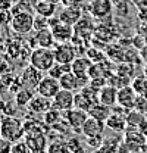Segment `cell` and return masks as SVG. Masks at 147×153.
I'll use <instances>...</instances> for the list:
<instances>
[{
	"label": "cell",
	"instance_id": "cell-1",
	"mask_svg": "<svg viewBox=\"0 0 147 153\" xmlns=\"http://www.w3.org/2000/svg\"><path fill=\"white\" fill-rule=\"evenodd\" d=\"M24 124L22 121L15 118V116H10V115H4L0 121V135L4 137L6 140L15 143L19 141V138L24 135Z\"/></svg>",
	"mask_w": 147,
	"mask_h": 153
},
{
	"label": "cell",
	"instance_id": "cell-2",
	"mask_svg": "<svg viewBox=\"0 0 147 153\" xmlns=\"http://www.w3.org/2000/svg\"><path fill=\"white\" fill-rule=\"evenodd\" d=\"M56 63L55 52L49 47H37L33 49L30 55V65H33L41 72H49V69Z\"/></svg>",
	"mask_w": 147,
	"mask_h": 153
},
{
	"label": "cell",
	"instance_id": "cell-3",
	"mask_svg": "<svg viewBox=\"0 0 147 153\" xmlns=\"http://www.w3.org/2000/svg\"><path fill=\"white\" fill-rule=\"evenodd\" d=\"M10 28L13 33L19 36H27L34 30V15L28 10L13 13V18L10 22Z\"/></svg>",
	"mask_w": 147,
	"mask_h": 153
},
{
	"label": "cell",
	"instance_id": "cell-4",
	"mask_svg": "<svg viewBox=\"0 0 147 153\" xmlns=\"http://www.w3.org/2000/svg\"><path fill=\"white\" fill-rule=\"evenodd\" d=\"M99 103V90L93 88L90 84L82 87L79 91L75 93V108L82 111H90L93 106Z\"/></svg>",
	"mask_w": 147,
	"mask_h": 153
},
{
	"label": "cell",
	"instance_id": "cell-5",
	"mask_svg": "<svg viewBox=\"0 0 147 153\" xmlns=\"http://www.w3.org/2000/svg\"><path fill=\"white\" fill-rule=\"evenodd\" d=\"M50 22V30H52V34L55 37L56 43H69L75 36V30H74L72 25H68V24H63L59 16H53V18H49Z\"/></svg>",
	"mask_w": 147,
	"mask_h": 153
},
{
	"label": "cell",
	"instance_id": "cell-6",
	"mask_svg": "<svg viewBox=\"0 0 147 153\" xmlns=\"http://www.w3.org/2000/svg\"><path fill=\"white\" fill-rule=\"evenodd\" d=\"M87 10L97 21H109L113 12V3L110 0H91L87 6Z\"/></svg>",
	"mask_w": 147,
	"mask_h": 153
},
{
	"label": "cell",
	"instance_id": "cell-7",
	"mask_svg": "<svg viewBox=\"0 0 147 153\" xmlns=\"http://www.w3.org/2000/svg\"><path fill=\"white\" fill-rule=\"evenodd\" d=\"M53 52H55V59L57 63L71 65L74 60L78 57L76 49L71 43H57L56 47L53 49Z\"/></svg>",
	"mask_w": 147,
	"mask_h": 153
},
{
	"label": "cell",
	"instance_id": "cell-8",
	"mask_svg": "<svg viewBox=\"0 0 147 153\" xmlns=\"http://www.w3.org/2000/svg\"><path fill=\"white\" fill-rule=\"evenodd\" d=\"M122 112H127V111L122 109V108H119V106H115V108L112 109V115L108 118V121L105 122L109 130L116 131V133H124V131H127V128H128L127 114L122 115Z\"/></svg>",
	"mask_w": 147,
	"mask_h": 153
},
{
	"label": "cell",
	"instance_id": "cell-9",
	"mask_svg": "<svg viewBox=\"0 0 147 153\" xmlns=\"http://www.w3.org/2000/svg\"><path fill=\"white\" fill-rule=\"evenodd\" d=\"M52 108L60 112H68L75 108V93L69 90H60L57 94L52 99Z\"/></svg>",
	"mask_w": 147,
	"mask_h": 153
},
{
	"label": "cell",
	"instance_id": "cell-10",
	"mask_svg": "<svg viewBox=\"0 0 147 153\" xmlns=\"http://www.w3.org/2000/svg\"><path fill=\"white\" fill-rule=\"evenodd\" d=\"M41 79H43V72L38 71L37 68H34L33 65H28L19 76V81H21L22 87L28 88V90H37Z\"/></svg>",
	"mask_w": 147,
	"mask_h": 153
},
{
	"label": "cell",
	"instance_id": "cell-11",
	"mask_svg": "<svg viewBox=\"0 0 147 153\" xmlns=\"http://www.w3.org/2000/svg\"><path fill=\"white\" fill-rule=\"evenodd\" d=\"M62 90L60 87V82L59 79H56L53 76L47 75V76H43V79L40 81L38 87H37V94L43 96V97H47V99H53L59 91Z\"/></svg>",
	"mask_w": 147,
	"mask_h": 153
},
{
	"label": "cell",
	"instance_id": "cell-12",
	"mask_svg": "<svg viewBox=\"0 0 147 153\" xmlns=\"http://www.w3.org/2000/svg\"><path fill=\"white\" fill-rule=\"evenodd\" d=\"M63 115H65V119L69 124V127L72 128L74 131H76V133L82 131V127H84L85 121L90 116L87 111H82V109H78V108H74L71 111L65 112Z\"/></svg>",
	"mask_w": 147,
	"mask_h": 153
},
{
	"label": "cell",
	"instance_id": "cell-13",
	"mask_svg": "<svg viewBox=\"0 0 147 153\" xmlns=\"http://www.w3.org/2000/svg\"><path fill=\"white\" fill-rule=\"evenodd\" d=\"M137 97H138V94L134 91V88L131 85H125V87L118 90V103H116V106L125 109L127 112L132 111V109H135Z\"/></svg>",
	"mask_w": 147,
	"mask_h": 153
},
{
	"label": "cell",
	"instance_id": "cell-14",
	"mask_svg": "<svg viewBox=\"0 0 147 153\" xmlns=\"http://www.w3.org/2000/svg\"><path fill=\"white\" fill-rule=\"evenodd\" d=\"M25 143L28 144L33 153H47V140L46 135L40 131H31L25 137Z\"/></svg>",
	"mask_w": 147,
	"mask_h": 153
},
{
	"label": "cell",
	"instance_id": "cell-15",
	"mask_svg": "<svg viewBox=\"0 0 147 153\" xmlns=\"http://www.w3.org/2000/svg\"><path fill=\"white\" fill-rule=\"evenodd\" d=\"M93 66V62L90 57L87 56H78L72 63H71V68H72V72L78 76L79 79H84V81H88L90 82V69Z\"/></svg>",
	"mask_w": 147,
	"mask_h": 153
},
{
	"label": "cell",
	"instance_id": "cell-16",
	"mask_svg": "<svg viewBox=\"0 0 147 153\" xmlns=\"http://www.w3.org/2000/svg\"><path fill=\"white\" fill-rule=\"evenodd\" d=\"M59 82H60V87H62L63 90H69V91H74V93L79 91L82 87H85V85L88 84V81L79 79L78 76L74 74L72 71H71V72L63 74L62 78L59 79Z\"/></svg>",
	"mask_w": 147,
	"mask_h": 153
},
{
	"label": "cell",
	"instance_id": "cell-17",
	"mask_svg": "<svg viewBox=\"0 0 147 153\" xmlns=\"http://www.w3.org/2000/svg\"><path fill=\"white\" fill-rule=\"evenodd\" d=\"M30 43L33 44V49H37V47H49L52 49L53 43L55 41V37L52 34V30H41V31H36V36L30 40Z\"/></svg>",
	"mask_w": 147,
	"mask_h": 153
},
{
	"label": "cell",
	"instance_id": "cell-18",
	"mask_svg": "<svg viewBox=\"0 0 147 153\" xmlns=\"http://www.w3.org/2000/svg\"><path fill=\"white\" fill-rule=\"evenodd\" d=\"M57 16L63 24L75 27L82 19V6H79V7H63Z\"/></svg>",
	"mask_w": 147,
	"mask_h": 153
},
{
	"label": "cell",
	"instance_id": "cell-19",
	"mask_svg": "<svg viewBox=\"0 0 147 153\" xmlns=\"http://www.w3.org/2000/svg\"><path fill=\"white\" fill-rule=\"evenodd\" d=\"M105 127H106L105 122H102V121H99V119H96V118L88 116V119L85 121V124H84L81 133H82V135H84L85 138H88V137H97V135H102V134H103Z\"/></svg>",
	"mask_w": 147,
	"mask_h": 153
},
{
	"label": "cell",
	"instance_id": "cell-20",
	"mask_svg": "<svg viewBox=\"0 0 147 153\" xmlns=\"http://www.w3.org/2000/svg\"><path fill=\"white\" fill-rule=\"evenodd\" d=\"M99 102L113 109L116 106V103H118V88L110 85V84H106L99 91Z\"/></svg>",
	"mask_w": 147,
	"mask_h": 153
},
{
	"label": "cell",
	"instance_id": "cell-21",
	"mask_svg": "<svg viewBox=\"0 0 147 153\" xmlns=\"http://www.w3.org/2000/svg\"><path fill=\"white\" fill-rule=\"evenodd\" d=\"M28 109L33 114H46L47 111L52 109V99H47V97H43V96L37 94L30 102Z\"/></svg>",
	"mask_w": 147,
	"mask_h": 153
},
{
	"label": "cell",
	"instance_id": "cell-22",
	"mask_svg": "<svg viewBox=\"0 0 147 153\" xmlns=\"http://www.w3.org/2000/svg\"><path fill=\"white\" fill-rule=\"evenodd\" d=\"M127 124H128V128L141 131L143 128H147V118L146 115L138 112L137 109H132L127 114Z\"/></svg>",
	"mask_w": 147,
	"mask_h": 153
},
{
	"label": "cell",
	"instance_id": "cell-23",
	"mask_svg": "<svg viewBox=\"0 0 147 153\" xmlns=\"http://www.w3.org/2000/svg\"><path fill=\"white\" fill-rule=\"evenodd\" d=\"M34 12L44 18H53L56 15V4L46 1V0H37L36 6H34Z\"/></svg>",
	"mask_w": 147,
	"mask_h": 153
},
{
	"label": "cell",
	"instance_id": "cell-24",
	"mask_svg": "<svg viewBox=\"0 0 147 153\" xmlns=\"http://www.w3.org/2000/svg\"><path fill=\"white\" fill-rule=\"evenodd\" d=\"M88 115L91 118H96V119L102 121V122H106L108 118L112 115V108H109V106H106V105H103V103L99 102V103H96L91 109L88 111Z\"/></svg>",
	"mask_w": 147,
	"mask_h": 153
},
{
	"label": "cell",
	"instance_id": "cell-25",
	"mask_svg": "<svg viewBox=\"0 0 147 153\" xmlns=\"http://www.w3.org/2000/svg\"><path fill=\"white\" fill-rule=\"evenodd\" d=\"M47 153H71L68 141L63 138H56L47 146Z\"/></svg>",
	"mask_w": 147,
	"mask_h": 153
},
{
	"label": "cell",
	"instance_id": "cell-26",
	"mask_svg": "<svg viewBox=\"0 0 147 153\" xmlns=\"http://www.w3.org/2000/svg\"><path fill=\"white\" fill-rule=\"evenodd\" d=\"M65 118V115H63V112H60V111H57V109H50V111H47L46 114H44V116H43V121H44V124L47 125V127H53L55 124H57V122H60L62 119Z\"/></svg>",
	"mask_w": 147,
	"mask_h": 153
},
{
	"label": "cell",
	"instance_id": "cell-27",
	"mask_svg": "<svg viewBox=\"0 0 147 153\" xmlns=\"http://www.w3.org/2000/svg\"><path fill=\"white\" fill-rule=\"evenodd\" d=\"M131 87L134 88V91L138 96H146L147 94V76L143 75L135 76L131 82Z\"/></svg>",
	"mask_w": 147,
	"mask_h": 153
},
{
	"label": "cell",
	"instance_id": "cell-28",
	"mask_svg": "<svg viewBox=\"0 0 147 153\" xmlns=\"http://www.w3.org/2000/svg\"><path fill=\"white\" fill-rule=\"evenodd\" d=\"M34 97V90H28V88H21L18 93H16V97H15V102L18 106H28L30 102L33 100Z\"/></svg>",
	"mask_w": 147,
	"mask_h": 153
},
{
	"label": "cell",
	"instance_id": "cell-29",
	"mask_svg": "<svg viewBox=\"0 0 147 153\" xmlns=\"http://www.w3.org/2000/svg\"><path fill=\"white\" fill-rule=\"evenodd\" d=\"M72 71V68H71V65H65V63H57L56 62L55 65L49 69V72H47V75L53 76L56 79H60L63 74H66V72H71Z\"/></svg>",
	"mask_w": 147,
	"mask_h": 153
},
{
	"label": "cell",
	"instance_id": "cell-30",
	"mask_svg": "<svg viewBox=\"0 0 147 153\" xmlns=\"http://www.w3.org/2000/svg\"><path fill=\"white\" fill-rule=\"evenodd\" d=\"M106 56L110 57V59L115 60V62H124V59H125V52L122 50V47L113 44V46H108Z\"/></svg>",
	"mask_w": 147,
	"mask_h": 153
},
{
	"label": "cell",
	"instance_id": "cell-31",
	"mask_svg": "<svg viewBox=\"0 0 147 153\" xmlns=\"http://www.w3.org/2000/svg\"><path fill=\"white\" fill-rule=\"evenodd\" d=\"M49 28H50V22H49V18H44V16H40V15L34 16V30H36V31L49 30Z\"/></svg>",
	"mask_w": 147,
	"mask_h": 153
},
{
	"label": "cell",
	"instance_id": "cell-32",
	"mask_svg": "<svg viewBox=\"0 0 147 153\" xmlns=\"http://www.w3.org/2000/svg\"><path fill=\"white\" fill-rule=\"evenodd\" d=\"M68 146H69L71 153H85L82 143H81L76 137H71V138L68 140Z\"/></svg>",
	"mask_w": 147,
	"mask_h": 153
},
{
	"label": "cell",
	"instance_id": "cell-33",
	"mask_svg": "<svg viewBox=\"0 0 147 153\" xmlns=\"http://www.w3.org/2000/svg\"><path fill=\"white\" fill-rule=\"evenodd\" d=\"M113 10L116 12V15L118 16H128V12H129V3L128 0L127 1H122V3H119V4H116V6H113Z\"/></svg>",
	"mask_w": 147,
	"mask_h": 153
},
{
	"label": "cell",
	"instance_id": "cell-34",
	"mask_svg": "<svg viewBox=\"0 0 147 153\" xmlns=\"http://www.w3.org/2000/svg\"><path fill=\"white\" fill-rule=\"evenodd\" d=\"M135 109L141 114H144L147 116V94L146 96H138L137 102H135Z\"/></svg>",
	"mask_w": 147,
	"mask_h": 153
},
{
	"label": "cell",
	"instance_id": "cell-35",
	"mask_svg": "<svg viewBox=\"0 0 147 153\" xmlns=\"http://www.w3.org/2000/svg\"><path fill=\"white\" fill-rule=\"evenodd\" d=\"M103 135H97V137H88L87 138V144L93 149H102L103 146Z\"/></svg>",
	"mask_w": 147,
	"mask_h": 153
},
{
	"label": "cell",
	"instance_id": "cell-36",
	"mask_svg": "<svg viewBox=\"0 0 147 153\" xmlns=\"http://www.w3.org/2000/svg\"><path fill=\"white\" fill-rule=\"evenodd\" d=\"M12 146H13L12 141L0 135V153H12Z\"/></svg>",
	"mask_w": 147,
	"mask_h": 153
},
{
	"label": "cell",
	"instance_id": "cell-37",
	"mask_svg": "<svg viewBox=\"0 0 147 153\" xmlns=\"http://www.w3.org/2000/svg\"><path fill=\"white\" fill-rule=\"evenodd\" d=\"M12 153H33V152L30 150L27 143H18L16 141V144L12 146Z\"/></svg>",
	"mask_w": 147,
	"mask_h": 153
},
{
	"label": "cell",
	"instance_id": "cell-38",
	"mask_svg": "<svg viewBox=\"0 0 147 153\" xmlns=\"http://www.w3.org/2000/svg\"><path fill=\"white\" fill-rule=\"evenodd\" d=\"M13 18V13L10 10H0V25L3 24H10Z\"/></svg>",
	"mask_w": 147,
	"mask_h": 153
},
{
	"label": "cell",
	"instance_id": "cell-39",
	"mask_svg": "<svg viewBox=\"0 0 147 153\" xmlns=\"http://www.w3.org/2000/svg\"><path fill=\"white\" fill-rule=\"evenodd\" d=\"M63 7H79L82 6V0H62L60 1Z\"/></svg>",
	"mask_w": 147,
	"mask_h": 153
},
{
	"label": "cell",
	"instance_id": "cell-40",
	"mask_svg": "<svg viewBox=\"0 0 147 153\" xmlns=\"http://www.w3.org/2000/svg\"><path fill=\"white\" fill-rule=\"evenodd\" d=\"M137 16H138L140 21L147 22V4L146 6H143V7H138V13H137Z\"/></svg>",
	"mask_w": 147,
	"mask_h": 153
},
{
	"label": "cell",
	"instance_id": "cell-41",
	"mask_svg": "<svg viewBox=\"0 0 147 153\" xmlns=\"http://www.w3.org/2000/svg\"><path fill=\"white\" fill-rule=\"evenodd\" d=\"M134 6H137V9L138 7H143V6H146L147 4V0H129Z\"/></svg>",
	"mask_w": 147,
	"mask_h": 153
},
{
	"label": "cell",
	"instance_id": "cell-42",
	"mask_svg": "<svg viewBox=\"0 0 147 153\" xmlns=\"http://www.w3.org/2000/svg\"><path fill=\"white\" fill-rule=\"evenodd\" d=\"M140 55H141V57H143V59H144V60H146V62H147V46H144V47L141 49V52H140Z\"/></svg>",
	"mask_w": 147,
	"mask_h": 153
},
{
	"label": "cell",
	"instance_id": "cell-43",
	"mask_svg": "<svg viewBox=\"0 0 147 153\" xmlns=\"http://www.w3.org/2000/svg\"><path fill=\"white\" fill-rule=\"evenodd\" d=\"M112 3H113V6H116V4H119V3H122V1H127V0H110Z\"/></svg>",
	"mask_w": 147,
	"mask_h": 153
},
{
	"label": "cell",
	"instance_id": "cell-44",
	"mask_svg": "<svg viewBox=\"0 0 147 153\" xmlns=\"http://www.w3.org/2000/svg\"><path fill=\"white\" fill-rule=\"evenodd\" d=\"M46 1H50V3H55V4H57V3H60L62 0H46Z\"/></svg>",
	"mask_w": 147,
	"mask_h": 153
},
{
	"label": "cell",
	"instance_id": "cell-45",
	"mask_svg": "<svg viewBox=\"0 0 147 153\" xmlns=\"http://www.w3.org/2000/svg\"><path fill=\"white\" fill-rule=\"evenodd\" d=\"M143 74L147 76V62H146V65H144V68H143Z\"/></svg>",
	"mask_w": 147,
	"mask_h": 153
}]
</instances>
